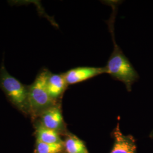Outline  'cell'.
<instances>
[{"label":"cell","mask_w":153,"mask_h":153,"mask_svg":"<svg viewBox=\"0 0 153 153\" xmlns=\"http://www.w3.org/2000/svg\"><path fill=\"white\" fill-rule=\"evenodd\" d=\"M0 88L18 109L30 113L28 103L29 86L22 83L12 76L2 64L0 68Z\"/></svg>","instance_id":"7a4b0ae2"},{"label":"cell","mask_w":153,"mask_h":153,"mask_svg":"<svg viewBox=\"0 0 153 153\" xmlns=\"http://www.w3.org/2000/svg\"><path fill=\"white\" fill-rule=\"evenodd\" d=\"M63 74H53L49 71L46 80V86L51 97L57 100L63 95L68 87Z\"/></svg>","instance_id":"8992f818"},{"label":"cell","mask_w":153,"mask_h":153,"mask_svg":"<svg viewBox=\"0 0 153 153\" xmlns=\"http://www.w3.org/2000/svg\"><path fill=\"white\" fill-rule=\"evenodd\" d=\"M49 71L44 69L38 74L34 82L29 86L28 103L30 113L33 116H40L45 110L56 104L49 95L46 86Z\"/></svg>","instance_id":"3957f363"},{"label":"cell","mask_w":153,"mask_h":153,"mask_svg":"<svg viewBox=\"0 0 153 153\" xmlns=\"http://www.w3.org/2000/svg\"><path fill=\"white\" fill-rule=\"evenodd\" d=\"M64 145L67 153H88L83 142L74 135L67 137Z\"/></svg>","instance_id":"9c48e42d"},{"label":"cell","mask_w":153,"mask_h":153,"mask_svg":"<svg viewBox=\"0 0 153 153\" xmlns=\"http://www.w3.org/2000/svg\"><path fill=\"white\" fill-rule=\"evenodd\" d=\"M115 141L111 153H136V146L134 140L124 136L117 126L114 132Z\"/></svg>","instance_id":"52a82bcc"},{"label":"cell","mask_w":153,"mask_h":153,"mask_svg":"<svg viewBox=\"0 0 153 153\" xmlns=\"http://www.w3.org/2000/svg\"><path fill=\"white\" fill-rule=\"evenodd\" d=\"M104 73H105L104 67L82 66L71 69L62 74L68 85H71L85 81Z\"/></svg>","instance_id":"277c9868"},{"label":"cell","mask_w":153,"mask_h":153,"mask_svg":"<svg viewBox=\"0 0 153 153\" xmlns=\"http://www.w3.org/2000/svg\"><path fill=\"white\" fill-rule=\"evenodd\" d=\"M114 20L109 23L110 31L114 43V51L104 69L105 73L109 74L115 79L123 82L128 90H131L133 83L138 79L137 71L127 59L119 46L116 44L114 33Z\"/></svg>","instance_id":"6da1fadb"},{"label":"cell","mask_w":153,"mask_h":153,"mask_svg":"<svg viewBox=\"0 0 153 153\" xmlns=\"http://www.w3.org/2000/svg\"><path fill=\"white\" fill-rule=\"evenodd\" d=\"M36 140L40 142L48 143H63L58 131L48 129L42 126L40 123L36 126Z\"/></svg>","instance_id":"ba28073f"},{"label":"cell","mask_w":153,"mask_h":153,"mask_svg":"<svg viewBox=\"0 0 153 153\" xmlns=\"http://www.w3.org/2000/svg\"><path fill=\"white\" fill-rule=\"evenodd\" d=\"M40 116V124L45 127L58 131L64 126L60 107L56 104L43 112Z\"/></svg>","instance_id":"5b68a950"},{"label":"cell","mask_w":153,"mask_h":153,"mask_svg":"<svg viewBox=\"0 0 153 153\" xmlns=\"http://www.w3.org/2000/svg\"><path fill=\"white\" fill-rule=\"evenodd\" d=\"M64 148V142L48 143L36 140V153H61Z\"/></svg>","instance_id":"30bf717a"}]
</instances>
